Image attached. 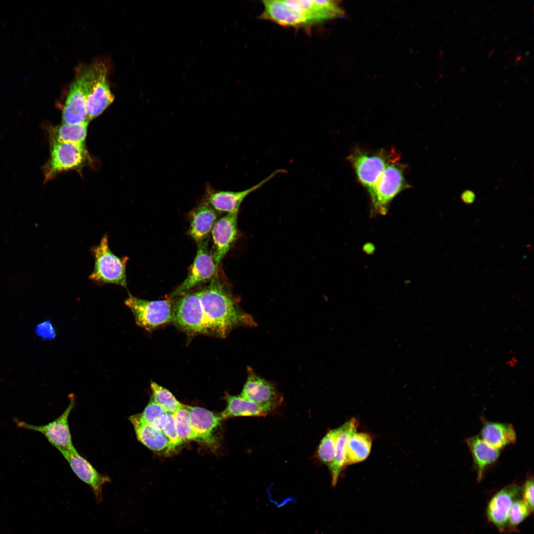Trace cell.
Listing matches in <instances>:
<instances>
[{"label": "cell", "mask_w": 534, "mask_h": 534, "mask_svg": "<svg viewBox=\"0 0 534 534\" xmlns=\"http://www.w3.org/2000/svg\"><path fill=\"white\" fill-rule=\"evenodd\" d=\"M259 17L286 27L309 30L344 15L340 1L264 0Z\"/></svg>", "instance_id": "obj_1"}, {"label": "cell", "mask_w": 534, "mask_h": 534, "mask_svg": "<svg viewBox=\"0 0 534 534\" xmlns=\"http://www.w3.org/2000/svg\"><path fill=\"white\" fill-rule=\"evenodd\" d=\"M198 292L211 332L223 337L234 327L256 325L253 317L239 308L229 288L217 273L210 284Z\"/></svg>", "instance_id": "obj_2"}, {"label": "cell", "mask_w": 534, "mask_h": 534, "mask_svg": "<svg viewBox=\"0 0 534 534\" xmlns=\"http://www.w3.org/2000/svg\"><path fill=\"white\" fill-rule=\"evenodd\" d=\"M94 258L93 270L89 277L99 284H114L127 288V256L119 257L109 248L108 235L105 234L98 245L91 248Z\"/></svg>", "instance_id": "obj_3"}, {"label": "cell", "mask_w": 534, "mask_h": 534, "mask_svg": "<svg viewBox=\"0 0 534 534\" xmlns=\"http://www.w3.org/2000/svg\"><path fill=\"white\" fill-rule=\"evenodd\" d=\"M400 156L386 166L370 195L372 210L375 214H385L392 200L410 185L404 176V166L399 162Z\"/></svg>", "instance_id": "obj_4"}, {"label": "cell", "mask_w": 534, "mask_h": 534, "mask_svg": "<svg viewBox=\"0 0 534 534\" xmlns=\"http://www.w3.org/2000/svg\"><path fill=\"white\" fill-rule=\"evenodd\" d=\"M50 158L44 167V182L69 170H81L89 159L85 144L52 142Z\"/></svg>", "instance_id": "obj_5"}, {"label": "cell", "mask_w": 534, "mask_h": 534, "mask_svg": "<svg viewBox=\"0 0 534 534\" xmlns=\"http://www.w3.org/2000/svg\"><path fill=\"white\" fill-rule=\"evenodd\" d=\"M399 156L394 150L370 153L356 149L348 157L357 178L369 194L388 163Z\"/></svg>", "instance_id": "obj_6"}, {"label": "cell", "mask_w": 534, "mask_h": 534, "mask_svg": "<svg viewBox=\"0 0 534 534\" xmlns=\"http://www.w3.org/2000/svg\"><path fill=\"white\" fill-rule=\"evenodd\" d=\"M125 304L133 313L136 324L150 331L173 319V304L170 299L148 301L129 293Z\"/></svg>", "instance_id": "obj_7"}, {"label": "cell", "mask_w": 534, "mask_h": 534, "mask_svg": "<svg viewBox=\"0 0 534 534\" xmlns=\"http://www.w3.org/2000/svg\"><path fill=\"white\" fill-rule=\"evenodd\" d=\"M179 297L173 305V320L175 323L191 334L211 332L198 292L186 293Z\"/></svg>", "instance_id": "obj_8"}, {"label": "cell", "mask_w": 534, "mask_h": 534, "mask_svg": "<svg viewBox=\"0 0 534 534\" xmlns=\"http://www.w3.org/2000/svg\"><path fill=\"white\" fill-rule=\"evenodd\" d=\"M90 69L87 97L89 121L100 115L114 99L106 78V67L98 63L90 66Z\"/></svg>", "instance_id": "obj_9"}, {"label": "cell", "mask_w": 534, "mask_h": 534, "mask_svg": "<svg viewBox=\"0 0 534 534\" xmlns=\"http://www.w3.org/2000/svg\"><path fill=\"white\" fill-rule=\"evenodd\" d=\"M198 249L188 273L183 281L171 293L173 298L186 294L201 284L211 281L217 273L218 266L208 248V239Z\"/></svg>", "instance_id": "obj_10"}, {"label": "cell", "mask_w": 534, "mask_h": 534, "mask_svg": "<svg viewBox=\"0 0 534 534\" xmlns=\"http://www.w3.org/2000/svg\"><path fill=\"white\" fill-rule=\"evenodd\" d=\"M90 66L76 77L72 83L62 110L63 124H79L89 122L87 97Z\"/></svg>", "instance_id": "obj_11"}, {"label": "cell", "mask_w": 534, "mask_h": 534, "mask_svg": "<svg viewBox=\"0 0 534 534\" xmlns=\"http://www.w3.org/2000/svg\"><path fill=\"white\" fill-rule=\"evenodd\" d=\"M286 170L285 169H277L257 184L239 191L217 190L207 183L206 185L204 201L218 211L227 213L238 212L241 204L248 195L261 188L278 174H284Z\"/></svg>", "instance_id": "obj_12"}, {"label": "cell", "mask_w": 534, "mask_h": 534, "mask_svg": "<svg viewBox=\"0 0 534 534\" xmlns=\"http://www.w3.org/2000/svg\"><path fill=\"white\" fill-rule=\"evenodd\" d=\"M75 405V399L72 397L64 412L56 419L44 425H34L16 420L17 426L40 432L59 451L72 450L75 448L68 423L69 415Z\"/></svg>", "instance_id": "obj_13"}, {"label": "cell", "mask_w": 534, "mask_h": 534, "mask_svg": "<svg viewBox=\"0 0 534 534\" xmlns=\"http://www.w3.org/2000/svg\"><path fill=\"white\" fill-rule=\"evenodd\" d=\"M240 396L270 412L279 406L283 398L274 385L248 368V377Z\"/></svg>", "instance_id": "obj_14"}, {"label": "cell", "mask_w": 534, "mask_h": 534, "mask_svg": "<svg viewBox=\"0 0 534 534\" xmlns=\"http://www.w3.org/2000/svg\"><path fill=\"white\" fill-rule=\"evenodd\" d=\"M60 452L76 475L91 488L97 502L100 503L103 499V487L111 482L110 478L99 473L89 462L79 454L76 448Z\"/></svg>", "instance_id": "obj_15"}, {"label": "cell", "mask_w": 534, "mask_h": 534, "mask_svg": "<svg viewBox=\"0 0 534 534\" xmlns=\"http://www.w3.org/2000/svg\"><path fill=\"white\" fill-rule=\"evenodd\" d=\"M521 490V488L516 484L508 485L496 492L488 504V519L501 532L508 529L509 512L513 503L519 496Z\"/></svg>", "instance_id": "obj_16"}, {"label": "cell", "mask_w": 534, "mask_h": 534, "mask_svg": "<svg viewBox=\"0 0 534 534\" xmlns=\"http://www.w3.org/2000/svg\"><path fill=\"white\" fill-rule=\"evenodd\" d=\"M238 213H227L217 221L212 229L211 234L214 248L212 255L217 266L237 238Z\"/></svg>", "instance_id": "obj_17"}, {"label": "cell", "mask_w": 534, "mask_h": 534, "mask_svg": "<svg viewBox=\"0 0 534 534\" xmlns=\"http://www.w3.org/2000/svg\"><path fill=\"white\" fill-rule=\"evenodd\" d=\"M189 218L187 233L199 246L207 239L216 222L217 214L208 203L203 201L191 211Z\"/></svg>", "instance_id": "obj_18"}, {"label": "cell", "mask_w": 534, "mask_h": 534, "mask_svg": "<svg viewBox=\"0 0 534 534\" xmlns=\"http://www.w3.org/2000/svg\"><path fill=\"white\" fill-rule=\"evenodd\" d=\"M191 427L197 441L208 444H213L214 430L222 419L211 411L203 407L187 405Z\"/></svg>", "instance_id": "obj_19"}, {"label": "cell", "mask_w": 534, "mask_h": 534, "mask_svg": "<svg viewBox=\"0 0 534 534\" xmlns=\"http://www.w3.org/2000/svg\"><path fill=\"white\" fill-rule=\"evenodd\" d=\"M129 420L133 425L138 441L149 449L155 451L174 450L164 433L143 421L138 414L130 416Z\"/></svg>", "instance_id": "obj_20"}, {"label": "cell", "mask_w": 534, "mask_h": 534, "mask_svg": "<svg viewBox=\"0 0 534 534\" xmlns=\"http://www.w3.org/2000/svg\"><path fill=\"white\" fill-rule=\"evenodd\" d=\"M357 426V420L352 418L340 426L341 430L336 441L334 459L332 465L328 468L333 487H335L337 485L340 475L346 466L347 443L352 434L356 431Z\"/></svg>", "instance_id": "obj_21"}, {"label": "cell", "mask_w": 534, "mask_h": 534, "mask_svg": "<svg viewBox=\"0 0 534 534\" xmlns=\"http://www.w3.org/2000/svg\"><path fill=\"white\" fill-rule=\"evenodd\" d=\"M466 443L477 470V480L480 482L487 467L498 458L499 450L490 445L477 436L467 439Z\"/></svg>", "instance_id": "obj_22"}, {"label": "cell", "mask_w": 534, "mask_h": 534, "mask_svg": "<svg viewBox=\"0 0 534 534\" xmlns=\"http://www.w3.org/2000/svg\"><path fill=\"white\" fill-rule=\"evenodd\" d=\"M481 439L498 450L516 441V434L511 424L486 422L481 432Z\"/></svg>", "instance_id": "obj_23"}, {"label": "cell", "mask_w": 534, "mask_h": 534, "mask_svg": "<svg viewBox=\"0 0 534 534\" xmlns=\"http://www.w3.org/2000/svg\"><path fill=\"white\" fill-rule=\"evenodd\" d=\"M226 406L222 412V419L231 417H262L270 411L255 403L242 398L240 396H226Z\"/></svg>", "instance_id": "obj_24"}, {"label": "cell", "mask_w": 534, "mask_h": 534, "mask_svg": "<svg viewBox=\"0 0 534 534\" xmlns=\"http://www.w3.org/2000/svg\"><path fill=\"white\" fill-rule=\"evenodd\" d=\"M372 443V437L367 433L356 431L352 434L347 445L346 466L365 460L370 453Z\"/></svg>", "instance_id": "obj_25"}, {"label": "cell", "mask_w": 534, "mask_h": 534, "mask_svg": "<svg viewBox=\"0 0 534 534\" xmlns=\"http://www.w3.org/2000/svg\"><path fill=\"white\" fill-rule=\"evenodd\" d=\"M89 122L79 124H62L50 127L48 134L50 142H63L85 144Z\"/></svg>", "instance_id": "obj_26"}, {"label": "cell", "mask_w": 534, "mask_h": 534, "mask_svg": "<svg viewBox=\"0 0 534 534\" xmlns=\"http://www.w3.org/2000/svg\"><path fill=\"white\" fill-rule=\"evenodd\" d=\"M341 427L329 431L321 440L317 449L318 459L328 468L333 462L336 444Z\"/></svg>", "instance_id": "obj_27"}, {"label": "cell", "mask_w": 534, "mask_h": 534, "mask_svg": "<svg viewBox=\"0 0 534 534\" xmlns=\"http://www.w3.org/2000/svg\"><path fill=\"white\" fill-rule=\"evenodd\" d=\"M138 415L143 421L162 431L166 426L169 419V413L153 400H150L143 412Z\"/></svg>", "instance_id": "obj_28"}, {"label": "cell", "mask_w": 534, "mask_h": 534, "mask_svg": "<svg viewBox=\"0 0 534 534\" xmlns=\"http://www.w3.org/2000/svg\"><path fill=\"white\" fill-rule=\"evenodd\" d=\"M153 400L169 413L174 414L183 406L167 389L155 382L151 383Z\"/></svg>", "instance_id": "obj_29"}, {"label": "cell", "mask_w": 534, "mask_h": 534, "mask_svg": "<svg viewBox=\"0 0 534 534\" xmlns=\"http://www.w3.org/2000/svg\"><path fill=\"white\" fill-rule=\"evenodd\" d=\"M173 414L177 433L182 442L191 440L197 441L191 427L187 405L183 404Z\"/></svg>", "instance_id": "obj_30"}, {"label": "cell", "mask_w": 534, "mask_h": 534, "mask_svg": "<svg viewBox=\"0 0 534 534\" xmlns=\"http://www.w3.org/2000/svg\"><path fill=\"white\" fill-rule=\"evenodd\" d=\"M531 511L523 499H516L513 503L508 514V529L515 528L530 514Z\"/></svg>", "instance_id": "obj_31"}, {"label": "cell", "mask_w": 534, "mask_h": 534, "mask_svg": "<svg viewBox=\"0 0 534 534\" xmlns=\"http://www.w3.org/2000/svg\"><path fill=\"white\" fill-rule=\"evenodd\" d=\"M162 432L169 439L174 449L183 443L177 433L173 414L169 413L168 423Z\"/></svg>", "instance_id": "obj_32"}, {"label": "cell", "mask_w": 534, "mask_h": 534, "mask_svg": "<svg viewBox=\"0 0 534 534\" xmlns=\"http://www.w3.org/2000/svg\"><path fill=\"white\" fill-rule=\"evenodd\" d=\"M523 500L527 503L532 512L534 511V480L528 479L522 489Z\"/></svg>", "instance_id": "obj_33"}, {"label": "cell", "mask_w": 534, "mask_h": 534, "mask_svg": "<svg viewBox=\"0 0 534 534\" xmlns=\"http://www.w3.org/2000/svg\"><path fill=\"white\" fill-rule=\"evenodd\" d=\"M52 330V328L51 325L50 324H48V323L40 325L38 329L40 335L50 337L52 336L53 334H54V332Z\"/></svg>", "instance_id": "obj_34"}, {"label": "cell", "mask_w": 534, "mask_h": 534, "mask_svg": "<svg viewBox=\"0 0 534 534\" xmlns=\"http://www.w3.org/2000/svg\"><path fill=\"white\" fill-rule=\"evenodd\" d=\"M461 198L463 202L469 204L473 202L475 196L471 191L467 190L462 193Z\"/></svg>", "instance_id": "obj_35"}, {"label": "cell", "mask_w": 534, "mask_h": 534, "mask_svg": "<svg viewBox=\"0 0 534 534\" xmlns=\"http://www.w3.org/2000/svg\"><path fill=\"white\" fill-rule=\"evenodd\" d=\"M494 51H495V47H493V48H492V49L491 50V51H490V53L489 54V55H488V58H490V56H491V55H492V54H493V53L494 52Z\"/></svg>", "instance_id": "obj_36"}, {"label": "cell", "mask_w": 534, "mask_h": 534, "mask_svg": "<svg viewBox=\"0 0 534 534\" xmlns=\"http://www.w3.org/2000/svg\"><path fill=\"white\" fill-rule=\"evenodd\" d=\"M522 59V56H517V58L515 59L514 63L518 62L519 61L521 60Z\"/></svg>", "instance_id": "obj_37"}, {"label": "cell", "mask_w": 534, "mask_h": 534, "mask_svg": "<svg viewBox=\"0 0 534 534\" xmlns=\"http://www.w3.org/2000/svg\"><path fill=\"white\" fill-rule=\"evenodd\" d=\"M466 69L467 68L466 67H462L460 69L459 72H464L466 70Z\"/></svg>", "instance_id": "obj_38"}, {"label": "cell", "mask_w": 534, "mask_h": 534, "mask_svg": "<svg viewBox=\"0 0 534 534\" xmlns=\"http://www.w3.org/2000/svg\"><path fill=\"white\" fill-rule=\"evenodd\" d=\"M511 65H512V64H509V65H507V66H505V67H504V69H508V68H509V67H510V66H511Z\"/></svg>", "instance_id": "obj_39"}, {"label": "cell", "mask_w": 534, "mask_h": 534, "mask_svg": "<svg viewBox=\"0 0 534 534\" xmlns=\"http://www.w3.org/2000/svg\"><path fill=\"white\" fill-rule=\"evenodd\" d=\"M530 54V52L529 51H527L525 52V56H526L529 55Z\"/></svg>", "instance_id": "obj_40"}, {"label": "cell", "mask_w": 534, "mask_h": 534, "mask_svg": "<svg viewBox=\"0 0 534 534\" xmlns=\"http://www.w3.org/2000/svg\"><path fill=\"white\" fill-rule=\"evenodd\" d=\"M492 6H493L492 5H491L489 6L488 9H487V10L490 11L491 9V8L492 7Z\"/></svg>", "instance_id": "obj_41"}, {"label": "cell", "mask_w": 534, "mask_h": 534, "mask_svg": "<svg viewBox=\"0 0 534 534\" xmlns=\"http://www.w3.org/2000/svg\"><path fill=\"white\" fill-rule=\"evenodd\" d=\"M457 8H455V9H454V10H453V14H456V12H457Z\"/></svg>", "instance_id": "obj_42"}, {"label": "cell", "mask_w": 534, "mask_h": 534, "mask_svg": "<svg viewBox=\"0 0 534 534\" xmlns=\"http://www.w3.org/2000/svg\"><path fill=\"white\" fill-rule=\"evenodd\" d=\"M495 39H496V35L493 36V37L492 38V41H494Z\"/></svg>", "instance_id": "obj_43"}, {"label": "cell", "mask_w": 534, "mask_h": 534, "mask_svg": "<svg viewBox=\"0 0 534 534\" xmlns=\"http://www.w3.org/2000/svg\"><path fill=\"white\" fill-rule=\"evenodd\" d=\"M485 38H486V37H484L483 38V39H482L481 40V41L480 42V43H482V42H483V41H484V39H485Z\"/></svg>", "instance_id": "obj_44"}, {"label": "cell", "mask_w": 534, "mask_h": 534, "mask_svg": "<svg viewBox=\"0 0 534 534\" xmlns=\"http://www.w3.org/2000/svg\"><path fill=\"white\" fill-rule=\"evenodd\" d=\"M511 59H512V57H508L507 58V60H508V61H510V60H511Z\"/></svg>", "instance_id": "obj_45"}, {"label": "cell", "mask_w": 534, "mask_h": 534, "mask_svg": "<svg viewBox=\"0 0 534 534\" xmlns=\"http://www.w3.org/2000/svg\"><path fill=\"white\" fill-rule=\"evenodd\" d=\"M519 62H515V65L516 66H518V65H519Z\"/></svg>", "instance_id": "obj_46"}, {"label": "cell", "mask_w": 534, "mask_h": 534, "mask_svg": "<svg viewBox=\"0 0 534 534\" xmlns=\"http://www.w3.org/2000/svg\"><path fill=\"white\" fill-rule=\"evenodd\" d=\"M527 82H528V79H524V82L525 83H527Z\"/></svg>", "instance_id": "obj_47"}, {"label": "cell", "mask_w": 534, "mask_h": 534, "mask_svg": "<svg viewBox=\"0 0 534 534\" xmlns=\"http://www.w3.org/2000/svg\"><path fill=\"white\" fill-rule=\"evenodd\" d=\"M487 52V50H486V51H485L484 52V53H483V54H484V55H485V54H486V53Z\"/></svg>", "instance_id": "obj_48"}, {"label": "cell", "mask_w": 534, "mask_h": 534, "mask_svg": "<svg viewBox=\"0 0 534 534\" xmlns=\"http://www.w3.org/2000/svg\"><path fill=\"white\" fill-rule=\"evenodd\" d=\"M532 39H533V38H531V39H529V42H531Z\"/></svg>", "instance_id": "obj_49"}, {"label": "cell", "mask_w": 534, "mask_h": 534, "mask_svg": "<svg viewBox=\"0 0 534 534\" xmlns=\"http://www.w3.org/2000/svg\"><path fill=\"white\" fill-rule=\"evenodd\" d=\"M441 75V78H443V77H444V75Z\"/></svg>", "instance_id": "obj_50"}, {"label": "cell", "mask_w": 534, "mask_h": 534, "mask_svg": "<svg viewBox=\"0 0 534 534\" xmlns=\"http://www.w3.org/2000/svg\"><path fill=\"white\" fill-rule=\"evenodd\" d=\"M472 20H473V19H471V20H470V22H469V23H471V22H472Z\"/></svg>", "instance_id": "obj_51"}, {"label": "cell", "mask_w": 534, "mask_h": 534, "mask_svg": "<svg viewBox=\"0 0 534 534\" xmlns=\"http://www.w3.org/2000/svg\"><path fill=\"white\" fill-rule=\"evenodd\" d=\"M513 20V19H511V20H510V21H509V22H510V23H511V22H512V21Z\"/></svg>", "instance_id": "obj_52"}, {"label": "cell", "mask_w": 534, "mask_h": 534, "mask_svg": "<svg viewBox=\"0 0 534 534\" xmlns=\"http://www.w3.org/2000/svg\"><path fill=\"white\" fill-rule=\"evenodd\" d=\"M506 82H508V79H507V80H505V83H506Z\"/></svg>", "instance_id": "obj_53"}]
</instances>
